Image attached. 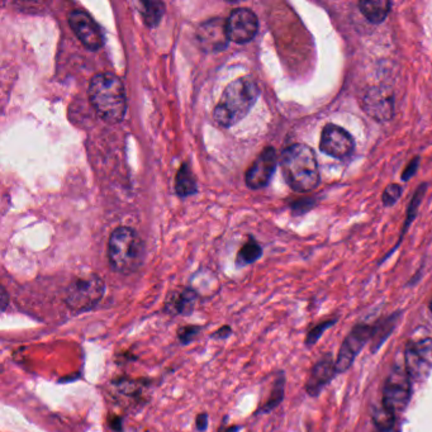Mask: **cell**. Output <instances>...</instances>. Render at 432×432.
Wrapping results in <instances>:
<instances>
[{"mask_svg": "<svg viewBox=\"0 0 432 432\" xmlns=\"http://www.w3.org/2000/svg\"><path fill=\"white\" fill-rule=\"evenodd\" d=\"M412 395V379L406 368L397 367L391 371L383 388L382 406L397 416L407 409Z\"/></svg>", "mask_w": 432, "mask_h": 432, "instance_id": "cell-6", "label": "cell"}, {"mask_svg": "<svg viewBox=\"0 0 432 432\" xmlns=\"http://www.w3.org/2000/svg\"><path fill=\"white\" fill-rule=\"evenodd\" d=\"M231 335H232V329L229 326H223L220 330L216 331L213 335H211V338H216V340H226Z\"/></svg>", "mask_w": 432, "mask_h": 432, "instance_id": "cell-29", "label": "cell"}, {"mask_svg": "<svg viewBox=\"0 0 432 432\" xmlns=\"http://www.w3.org/2000/svg\"><path fill=\"white\" fill-rule=\"evenodd\" d=\"M104 291L105 285L98 275L78 278L68 287L65 302L71 311L87 312L99 305Z\"/></svg>", "mask_w": 432, "mask_h": 432, "instance_id": "cell-5", "label": "cell"}, {"mask_svg": "<svg viewBox=\"0 0 432 432\" xmlns=\"http://www.w3.org/2000/svg\"><path fill=\"white\" fill-rule=\"evenodd\" d=\"M196 427L198 431L203 432L208 427V415L207 413H200L196 416Z\"/></svg>", "mask_w": 432, "mask_h": 432, "instance_id": "cell-30", "label": "cell"}, {"mask_svg": "<svg viewBox=\"0 0 432 432\" xmlns=\"http://www.w3.org/2000/svg\"><path fill=\"white\" fill-rule=\"evenodd\" d=\"M240 430H241V427H240V426L234 424V426H229V427L223 426V427H220V431L218 432H238Z\"/></svg>", "mask_w": 432, "mask_h": 432, "instance_id": "cell-33", "label": "cell"}, {"mask_svg": "<svg viewBox=\"0 0 432 432\" xmlns=\"http://www.w3.org/2000/svg\"><path fill=\"white\" fill-rule=\"evenodd\" d=\"M280 167L284 179L294 192H311L320 183V170L313 150L303 143H296L284 150Z\"/></svg>", "mask_w": 432, "mask_h": 432, "instance_id": "cell-3", "label": "cell"}, {"mask_svg": "<svg viewBox=\"0 0 432 432\" xmlns=\"http://www.w3.org/2000/svg\"><path fill=\"white\" fill-rule=\"evenodd\" d=\"M402 196V187L400 184H391L385 188L382 200L384 205H393Z\"/></svg>", "mask_w": 432, "mask_h": 432, "instance_id": "cell-26", "label": "cell"}, {"mask_svg": "<svg viewBox=\"0 0 432 432\" xmlns=\"http://www.w3.org/2000/svg\"><path fill=\"white\" fill-rule=\"evenodd\" d=\"M276 152L274 147H267L263 150L259 157L254 161L250 169L246 172V184L251 189H261L267 187V183L271 179L276 167Z\"/></svg>", "mask_w": 432, "mask_h": 432, "instance_id": "cell-13", "label": "cell"}, {"mask_svg": "<svg viewBox=\"0 0 432 432\" xmlns=\"http://www.w3.org/2000/svg\"><path fill=\"white\" fill-rule=\"evenodd\" d=\"M430 308H431V312H432V300H431V305H430Z\"/></svg>", "mask_w": 432, "mask_h": 432, "instance_id": "cell-34", "label": "cell"}, {"mask_svg": "<svg viewBox=\"0 0 432 432\" xmlns=\"http://www.w3.org/2000/svg\"><path fill=\"white\" fill-rule=\"evenodd\" d=\"M373 329H374L373 325L367 323H358L356 326H353V330L346 336L338 351L336 359L338 374L345 373L346 370H349L353 365L356 356L360 353L364 346L371 340Z\"/></svg>", "mask_w": 432, "mask_h": 432, "instance_id": "cell-8", "label": "cell"}, {"mask_svg": "<svg viewBox=\"0 0 432 432\" xmlns=\"http://www.w3.org/2000/svg\"><path fill=\"white\" fill-rule=\"evenodd\" d=\"M200 330H202V327L193 326V325L181 327L178 330V338H179L181 345H189L199 335Z\"/></svg>", "mask_w": 432, "mask_h": 432, "instance_id": "cell-25", "label": "cell"}, {"mask_svg": "<svg viewBox=\"0 0 432 432\" xmlns=\"http://www.w3.org/2000/svg\"><path fill=\"white\" fill-rule=\"evenodd\" d=\"M404 368L413 382H424L432 371V338L411 341L404 351Z\"/></svg>", "mask_w": 432, "mask_h": 432, "instance_id": "cell-7", "label": "cell"}, {"mask_svg": "<svg viewBox=\"0 0 432 432\" xmlns=\"http://www.w3.org/2000/svg\"><path fill=\"white\" fill-rule=\"evenodd\" d=\"M353 136L345 128L332 123L323 127L320 150L325 155L333 158H346L353 154Z\"/></svg>", "mask_w": 432, "mask_h": 432, "instance_id": "cell-10", "label": "cell"}, {"mask_svg": "<svg viewBox=\"0 0 432 432\" xmlns=\"http://www.w3.org/2000/svg\"><path fill=\"white\" fill-rule=\"evenodd\" d=\"M140 6L145 24L150 28L156 27L165 13V6L161 1H142Z\"/></svg>", "mask_w": 432, "mask_h": 432, "instance_id": "cell-20", "label": "cell"}, {"mask_svg": "<svg viewBox=\"0 0 432 432\" xmlns=\"http://www.w3.org/2000/svg\"><path fill=\"white\" fill-rule=\"evenodd\" d=\"M338 376L336 362H333L332 355L326 353L318 362H316L309 373L306 383V392L311 397H317L322 392L323 388L330 384L331 380Z\"/></svg>", "mask_w": 432, "mask_h": 432, "instance_id": "cell-15", "label": "cell"}, {"mask_svg": "<svg viewBox=\"0 0 432 432\" xmlns=\"http://www.w3.org/2000/svg\"><path fill=\"white\" fill-rule=\"evenodd\" d=\"M362 110L378 122L391 121L394 114V96L389 88L370 87L362 98Z\"/></svg>", "mask_w": 432, "mask_h": 432, "instance_id": "cell-9", "label": "cell"}, {"mask_svg": "<svg viewBox=\"0 0 432 432\" xmlns=\"http://www.w3.org/2000/svg\"><path fill=\"white\" fill-rule=\"evenodd\" d=\"M359 8L362 16L365 17L369 22L379 24L382 23L389 14L392 4L391 1H387V0H367V1L359 3Z\"/></svg>", "mask_w": 432, "mask_h": 432, "instance_id": "cell-18", "label": "cell"}, {"mask_svg": "<svg viewBox=\"0 0 432 432\" xmlns=\"http://www.w3.org/2000/svg\"><path fill=\"white\" fill-rule=\"evenodd\" d=\"M260 89L251 76H243L229 83L213 110L214 121L222 127H231L244 119L259 98Z\"/></svg>", "mask_w": 432, "mask_h": 432, "instance_id": "cell-1", "label": "cell"}, {"mask_svg": "<svg viewBox=\"0 0 432 432\" xmlns=\"http://www.w3.org/2000/svg\"><path fill=\"white\" fill-rule=\"evenodd\" d=\"M110 426H112V429H114L116 431H122V420L119 418V417L113 416L112 417V420H110Z\"/></svg>", "mask_w": 432, "mask_h": 432, "instance_id": "cell-31", "label": "cell"}, {"mask_svg": "<svg viewBox=\"0 0 432 432\" xmlns=\"http://www.w3.org/2000/svg\"><path fill=\"white\" fill-rule=\"evenodd\" d=\"M198 42L200 48L207 52H218L227 48L229 37L227 33V23L220 18L209 19L200 24L196 32Z\"/></svg>", "mask_w": 432, "mask_h": 432, "instance_id": "cell-14", "label": "cell"}, {"mask_svg": "<svg viewBox=\"0 0 432 432\" xmlns=\"http://www.w3.org/2000/svg\"><path fill=\"white\" fill-rule=\"evenodd\" d=\"M175 190L178 196H188L196 192V181L188 164H183L176 175Z\"/></svg>", "mask_w": 432, "mask_h": 432, "instance_id": "cell-19", "label": "cell"}, {"mask_svg": "<svg viewBox=\"0 0 432 432\" xmlns=\"http://www.w3.org/2000/svg\"><path fill=\"white\" fill-rule=\"evenodd\" d=\"M261 254H263L261 246H260L256 241L250 240V241L246 243V244L241 247V250L238 251V255H237V264H238V265H249V264H252L254 261H256V260L259 259L260 256H261Z\"/></svg>", "mask_w": 432, "mask_h": 432, "instance_id": "cell-22", "label": "cell"}, {"mask_svg": "<svg viewBox=\"0 0 432 432\" xmlns=\"http://www.w3.org/2000/svg\"><path fill=\"white\" fill-rule=\"evenodd\" d=\"M89 98L103 121L108 123H118L125 118L126 93L122 80L116 74H96L89 85Z\"/></svg>", "mask_w": 432, "mask_h": 432, "instance_id": "cell-2", "label": "cell"}, {"mask_svg": "<svg viewBox=\"0 0 432 432\" xmlns=\"http://www.w3.org/2000/svg\"><path fill=\"white\" fill-rule=\"evenodd\" d=\"M196 293L193 289H183L175 291L165 305V312L169 314H184L188 316L194 311Z\"/></svg>", "mask_w": 432, "mask_h": 432, "instance_id": "cell-16", "label": "cell"}, {"mask_svg": "<svg viewBox=\"0 0 432 432\" xmlns=\"http://www.w3.org/2000/svg\"><path fill=\"white\" fill-rule=\"evenodd\" d=\"M108 259L112 269L121 274L137 271L145 260V244L130 227H118L110 235Z\"/></svg>", "mask_w": 432, "mask_h": 432, "instance_id": "cell-4", "label": "cell"}, {"mask_svg": "<svg viewBox=\"0 0 432 432\" xmlns=\"http://www.w3.org/2000/svg\"><path fill=\"white\" fill-rule=\"evenodd\" d=\"M116 384H117L121 392L126 393V394H130V395H134L136 393L140 392V389H141V384L138 382H136V380L130 382V380L123 379V380L118 382Z\"/></svg>", "mask_w": 432, "mask_h": 432, "instance_id": "cell-27", "label": "cell"}, {"mask_svg": "<svg viewBox=\"0 0 432 432\" xmlns=\"http://www.w3.org/2000/svg\"><path fill=\"white\" fill-rule=\"evenodd\" d=\"M373 421L379 431H391L395 424V415H393L382 406L380 409L373 411Z\"/></svg>", "mask_w": 432, "mask_h": 432, "instance_id": "cell-23", "label": "cell"}, {"mask_svg": "<svg viewBox=\"0 0 432 432\" xmlns=\"http://www.w3.org/2000/svg\"><path fill=\"white\" fill-rule=\"evenodd\" d=\"M336 322H338L336 318H331V320L323 321V322L318 323L317 326H314L313 329H311V330L308 331V333H307L306 346L312 347V346L316 345L317 341L321 338V336L326 332V330L331 329Z\"/></svg>", "mask_w": 432, "mask_h": 432, "instance_id": "cell-24", "label": "cell"}, {"mask_svg": "<svg viewBox=\"0 0 432 432\" xmlns=\"http://www.w3.org/2000/svg\"><path fill=\"white\" fill-rule=\"evenodd\" d=\"M8 305V294L4 288H1V311L4 312Z\"/></svg>", "mask_w": 432, "mask_h": 432, "instance_id": "cell-32", "label": "cell"}, {"mask_svg": "<svg viewBox=\"0 0 432 432\" xmlns=\"http://www.w3.org/2000/svg\"><path fill=\"white\" fill-rule=\"evenodd\" d=\"M418 165H420V163H418V157H416V158L412 160V161L409 163V166L404 169L403 175H402V179L404 181H407L409 178H412V176L415 175V173H416Z\"/></svg>", "mask_w": 432, "mask_h": 432, "instance_id": "cell-28", "label": "cell"}, {"mask_svg": "<svg viewBox=\"0 0 432 432\" xmlns=\"http://www.w3.org/2000/svg\"><path fill=\"white\" fill-rule=\"evenodd\" d=\"M400 312L388 316L384 320L379 321V322L373 325V336H371V351L377 353L378 350L383 346L387 338L392 335L393 331L395 329V326L400 322Z\"/></svg>", "mask_w": 432, "mask_h": 432, "instance_id": "cell-17", "label": "cell"}, {"mask_svg": "<svg viewBox=\"0 0 432 432\" xmlns=\"http://www.w3.org/2000/svg\"><path fill=\"white\" fill-rule=\"evenodd\" d=\"M284 389H285V376L284 373H280L279 377L275 380L274 387L270 397L267 398V402L259 409L258 413H269L271 411H274L284 398Z\"/></svg>", "mask_w": 432, "mask_h": 432, "instance_id": "cell-21", "label": "cell"}, {"mask_svg": "<svg viewBox=\"0 0 432 432\" xmlns=\"http://www.w3.org/2000/svg\"><path fill=\"white\" fill-rule=\"evenodd\" d=\"M69 23L81 43L92 51H96L104 45L102 30L99 24L84 10H72L69 14Z\"/></svg>", "mask_w": 432, "mask_h": 432, "instance_id": "cell-11", "label": "cell"}, {"mask_svg": "<svg viewBox=\"0 0 432 432\" xmlns=\"http://www.w3.org/2000/svg\"><path fill=\"white\" fill-rule=\"evenodd\" d=\"M227 33L229 41L236 43L250 42L259 31V21L250 9H235L227 21Z\"/></svg>", "mask_w": 432, "mask_h": 432, "instance_id": "cell-12", "label": "cell"}]
</instances>
